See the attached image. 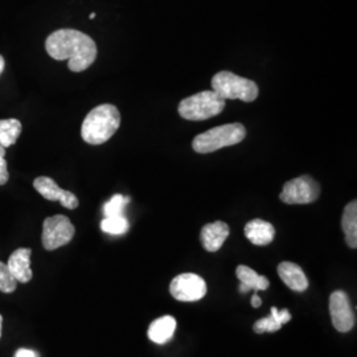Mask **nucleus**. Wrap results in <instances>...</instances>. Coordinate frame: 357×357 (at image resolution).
I'll list each match as a JSON object with an SVG mask.
<instances>
[{
	"label": "nucleus",
	"mask_w": 357,
	"mask_h": 357,
	"mask_svg": "<svg viewBox=\"0 0 357 357\" xmlns=\"http://www.w3.org/2000/svg\"><path fill=\"white\" fill-rule=\"evenodd\" d=\"M45 50L57 61L68 60L72 72H84L97 59V45L94 40L77 29H59L45 41Z\"/></svg>",
	"instance_id": "f257e3e1"
},
{
	"label": "nucleus",
	"mask_w": 357,
	"mask_h": 357,
	"mask_svg": "<svg viewBox=\"0 0 357 357\" xmlns=\"http://www.w3.org/2000/svg\"><path fill=\"white\" fill-rule=\"evenodd\" d=\"M121 126V114L114 105L105 103L94 107L82 122V139L98 146L109 141Z\"/></svg>",
	"instance_id": "f03ea898"
},
{
	"label": "nucleus",
	"mask_w": 357,
	"mask_h": 357,
	"mask_svg": "<svg viewBox=\"0 0 357 357\" xmlns=\"http://www.w3.org/2000/svg\"><path fill=\"white\" fill-rule=\"evenodd\" d=\"M246 137V128L241 123H228L211 128L197 135L192 142V149L197 153H209L224 147L238 144Z\"/></svg>",
	"instance_id": "7ed1b4c3"
},
{
	"label": "nucleus",
	"mask_w": 357,
	"mask_h": 357,
	"mask_svg": "<svg viewBox=\"0 0 357 357\" xmlns=\"http://www.w3.org/2000/svg\"><path fill=\"white\" fill-rule=\"evenodd\" d=\"M227 101L213 90H204L178 103V114L187 121H205L221 114Z\"/></svg>",
	"instance_id": "20e7f679"
},
{
	"label": "nucleus",
	"mask_w": 357,
	"mask_h": 357,
	"mask_svg": "<svg viewBox=\"0 0 357 357\" xmlns=\"http://www.w3.org/2000/svg\"><path fill=\"white\" fill-rule=\"evenodd\" d=\"M212 89L225 101L240 100L243 102H253L259 94V89L255 81L237 76L228 70L218 72L213 76Z\"/></svg>",
	"instance_id": "39448f33"
},
{
	"label": "nucleus",
	"mask_w": 357,
	"mask_h": 357,
	"mask_svg": "<svg viewBox=\"0 0 357 357\" xmlns=\"http://www.w3.org/2000/svg\"><path fill=\"white\" fill-rule=\"evenodd\" d=\"M75 225L68 217L64 215L48 217L43 224V246L50 252L56 250L70 243L75 237Z\"/></svg>",
	"instance_id": "423d86ee"
},
{
	"label": "nucleus",
	"mask_w": 357,
	"mask_h": 357,
	"mask_svg": "<svg viewBox=\"0 0 357 357\" xmlns=\"http://www.w3.org/2000/svg\"><path fill=\"white\" fill-rule=\"evenodd\" d=\"M320 185L311 176H299L283 185L280 199L284 204H311L318 200Z\"/></svg>",
	"instance_id": "0eeeda50"
},
{
	"label": "nucleus",
	"mask_w": 357,
	"mask_h": 357,
	"mask_svg": "<svg viewBox=\"0 0 357 357\" xmlns=\"http://www.w3.org/2000/svg\"><path fill=\"white\" fill-rule=\"evenodd\" d=\"M169 291L180 302H197L206 294V283L197 274L184 273L172 280Z\"/></svg>",
	"instance_id": "6e6552de"
},
{
	"label": "nucleus",
	"mask_w": 357,
	"mask_h": 357,
	"mask_svg": "<svg viewBox=\"0 0 357 357\" xmlns=\"http://www.w3.org/2000/svg\"><path fill=\"white\" fill-rule=\"evenodd\" d=\"M330 314L333 327L339 332L351 331L355 327L356 317L352 311L349 298L344 291H335L330 296Z\"/></svg>",
	"instance_id": "1a4fd4ad"
},
{
	"label": "nucleus",
	"mask_w": 357,
	"mask_h": 357,
	"mask_svg": "<svg viewBox=\"0 0 357 357\" xmlns=\"http://www.w3.org/2000/svg\"><path fill=\"white\" fill-rule=\"evenodd\" d=\"M35 190L50 202H60L63 206L68 209H76L78 206V199L72 192L61 190L53 178L48 176H40L33 181Z\"/></svg>",
	"instance_id": "9d476101"
},
{
	"label": "nucleus",
	"mask_w": 357,
	"mask_h": 357,
	"mask_svg": "<svg viewBox=\"0 0 357 357\" xmlns=\"http://www.w3.org/2000/svg\"><path fill=\"white\" fill-rule=\"evenodd\" d=\"M31 255H32L31 249L20 248V249H16L8 258L7 266L17 283H28L33 277V273L29 266Z\"/></svg>",
	"instance_id": "9b49d317"
},
{
	"label": "nucleus",
	"mask_w": 357,
	"mask_h": 357,
	"mask_svg": "<svg viewBox=\"0 0 357 357\" xmlns=\"http://www.w3.org/2000/svg\"><path fill=\"white\" fill-rule=\"evenodd\" d=\"M229 225L222 221L206 224L202 229V236H200L205 250L211 253L220 250L221 246L227 241V238L229 237Z\"/></svg>",
	"instance_id": "f8f14e48"
},
{
	"label": "nucleus",
	"mask_w": 357,
	"mask_h": 357,
	"mask_svg": "<svg viewBox=\"0 0 357 357\" xmlns=\"http://www.w3.org/2000/svg\"><path fill=\"white\" fill-rule=\"evenodd\" d=\"M243 233H245L246 238L257 246L268 245V243H273V240L275 237L274 227L268 221L261 220V218H255V220L249 221L245 225Z\"/></svg>",
	"instance_id": "ddd939ff"
},
{
	"label": "nucleus",
	"mask_w": 357,
	"mask_h": 357,
	"mask_svg": "<svg viewBox=\"0 0 357 357\" xmlns=\"http://www.w3.org/2000/svg\"><path fill=\"white\" fill-rule=\"evenodd\" d=\"M278 275L281 277L283 283L296 293H303L308 287V280H307L305 271L301 266L293 262H282L278 265Z\"/></svg>",
	"instance_id": "4468645a"
},
{
	"label": "nucleus",
	"mask_w": 357,
	"mask_h": 357,
	"mask_svg": "<svg viewBox=\"0 0 357 357\" xmlns=\"http://www.w3.org/2000/svg\"><path fill=\"white\" fill-rule=\"evenodd\" d=\"M236 275L237 278L241 281L240 283V293H249L250 290L255 291H264L268 290L270 286L266 277L257 274L253 268H248V266H238L236 270Z\"/></svg>",
	"instance_id": "2eb2a0df"
},
{
	"label": "nucleus",
	"mask_w": 357,
	"mask_h": 357,
	"mask_svg": "<svg viewBox=\"0 0 357 357\" xmlns=\"http://www.w3.org/2000/svg\"><path fill=\"white\" fill-rule=\"evenodd\" d=\"M176 330V320L169 315L162 317L151 323L149 328V339L156 344H166Z\"/></svg>",
	"instance_id": "dca6fc26"
},
{
	"label": "nucleus",
	"mask_w": 357,
	"mask_h": 357,
	"mask_svg": "<svg viewBox=\"0 0 357 357\" xmlns=\"http://www.w3.org/2000/svg\"><path fill=\"white\" fill-rule=\"evenodd\" d=\"M290 320H291V314L289 312V310L278 311L277 307H271V314L268 318L255 321V332L265 333V332L280 331L282 326Z\"/></svg>",
	"instance_id": "f3484780"
},
{
	"label": "nucleus",
	"mask_w": 357,
	"mask_h": 357,
	"mask_svg": "<svg viewBox=\"0 0 357 357\" xmlns=\"http://www.w3.org/2000/svg\"><path fill=\"white\" fill-rule=\"evenodd\" d=\"M342 227L344 230L345 241L347 245L352 249L357 248V202L345 206L343 217H342Z\"/></svg>",
	"instance_id": "a211bd4d"
},
{
	"label": "nucleus",
	"mask_w": 357,
	"mask_h": 357,
	"mask_svg": "<svg viewBox=\"0 0 357 357\" xmlns=\"http://www.w3.org/2000/svg\"><path fill=\"white\" fill-rule=\"evenodd\" d=\"M22 122L11 118V119H0V146L11 147L22 134Z\"/></svg>",
	"instance_id": "6ab92c4d"
},
{
	"label": "nucleus",
	"mask_w": 357,
	"mask_h": 357,
	"mask_svg": "<svg viewBox=\"0 0 357 357\" xmlns=\"http://www.w3.org/2000/svg\"><path fill=\"white\" fill-rule=\"evenodd\" d=\"M128 218L125 216L105 217L101 221V229L107 234L121 236L128 230Z\"/></svg>",
	"instance_id": "aec40b11"
},
{
	"label": "nucleus",
	"mask_w": 357,
	"mask_h": 357,
	"mask_svg": "<svg viewBox=\"0 0 357 357\" xmlns=\"http://www.w3.org/2000/svg\"><path fill=\"white\" fill-rule=\"evenodd\" d=\"M130 203V197L123 195H114L103 206L105 217L123 216L125 206Z\"/></svg>",
	"instance_id": "412c9836"
},
{
	"label": "nucleus",
	"mask_w": 357,
	"mask_h": 357,
	"mask_svg": "<svg viewBox=\"0 0 357 357\" xmlns=\"http://www.w3.org/2000/svg\"><path fill=\"white\" fill-rule=\"evenodd\" d=\"M17 282L10 273L7 264L0 261V291L1 293L11 294L16 290Z\"/></svg>",
	"instance_id": "4be33fe9"
},
{
	"label": "nucleus",
	"mask_w": 357,
	"mask_h": 357,
	"mask_svg": "<svg viewBox=\"0 0 357 357\" xmlns=\"http://www.w3.org/2000/svg\"><path fill=\"white\" fill-rule=\"evenodd\" d=\"M10 178L7 162H6V149L0 146V185H4Z\"/></svg>",
	"instance_id": "5701e85b"
},
{
	"label": "nucleus",
	"mask_w": 357,
	"mask_h": 357,
	"mask_svg": "<svg viewBox=\"0 0 357 357\" xmlns=\"http://www.w3.org/2000/svg\"><path fill=\"white\" fill-rule=\"evenodd\" d=\"M15 357H38V354L32 349H26V348H20L16 351Z\"/></svg>",
	"instance_id": "b1692460"
},
{
	"label": "nucleus",
	"mask_w": 357,
	"mask_h": 357,
	"mask_svg": "<svg viewBox=\"0 0 357 357\" xmlns=\"http://www.w3.org/2000/svg\"><path fill=\"white\" fill-rule=\"evenodd\" d=\"M261 305H262L261 298L257 294H255L253 298H252V306L255 307V308H258V307H261Z\"/></svg>",
	"instance_id": "393cba45"
},
{
	"label": "nucleus",
	"mask_w": 357,
	"mask_h": 357,
	"mask_svg": "<svg viewBox=\"0 0 357 357\" xmlns=\"http://www.w3.org/2000/svg\"><path fill=\"white\" fill-rule=\"evenodd\" d=\"M4 66H6V61H4V57L0 54V75L3 73L4 70Z\"/></svg>",
	"instance_id": "a878e982"
},
{
	"label": "nucleus",
	"mask_w": 357,
	"mask_h": 357,
	"mask_svg": "<svg viewBox=\"0 0 357 357\" xmlns=\"http://www.w3.org/2000/svg\"><path fill=\"white\" fill-rule=\"evenodd\" d=\"M1 321H3V317L0 315V337H1Z\"/></svg>",
	"instance_id": "bb28decb"
},
{
	"label": "nucleus",
	"mask_w": 357,
	"mask_h": 357,
	"mask_svg": "<svg viewBox=\"0 0 357 357\" xmlns=\"http://www.w3.org/2000/svg\"><path fill=\"white\" fill-rule=\"evenodd\" d=\"M94 17H96V13H90V16H89L90 20H93V19H94Z\"/></svg>",
	"instance_id": "cd10ccee"
}]
</instances>
